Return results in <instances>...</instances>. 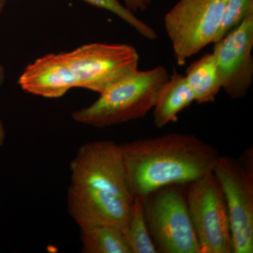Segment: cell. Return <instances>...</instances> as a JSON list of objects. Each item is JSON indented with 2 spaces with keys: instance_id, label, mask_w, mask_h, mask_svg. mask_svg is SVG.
Masks as SVG:
<instances>
[{
  "instance_id": "1",
  "label": "cell",
  "mask_w": 253,
  "mask_h": 253,
  "mask_svg": "<svg viewBox=\"0 0 253 253\" xmlns=\"http://www.w3.org/2000/svg\"><path fill=\"white\" fill-rule=\"evenodd\" d=\"M131 196L144 198L170 185H187L212 172L220 155L192 134L169 133L121 145Z\"/></svg>"
},
{
  "instance_id": "11",
  "label": "cell",
  "mask_w": 253,
  "mask_h": 253,
  "mask_svg": "<svg viewBox=\"0 0 253 253\" xmlns=\"http://www.w3.org/2000/svg\"><path fill=\"white\" fill-rule=\"evenodd\" d=\"M18 84L26 92L44 98H59L76 88L62 52L46 54L28 65Z\"/></svg>"
},
{
  "instance_id": "18",
  "label": "cell",
  "mask_w": 253,
  "mask_h": 253,
  "mask_svg": "<svg viewBox=\"0 0 253 253\" xmlns=\"http://www.w3.org/2000/svg\"><path fill=\"white\" fill-rule=\"evenodd\" d=\"M125 6L132 12L146 11L151 4V0H123Z\"/></svg>"
},
{
  "instance_id": "7",
  "label": "cell",
  "mask_w": 253,
  "mask_h": 253,
  "mask_svg": "<svg viewBox=\"0 0 253 253\" xmlns=\"http://www.w3.org/2000/svg\"><path fill=\"white\" fill-rule=\"evenodd\" d=\"M186 201L201 253H233L225 199L214 173L186 185Z\"/></svg>"
},
{
  "instance_id": "13",
  "label": "cell",
  "mask_w": 253,
  "mask_h": 253,
  "mask_svg": "<svg viewBox=\"0 0 253 253\" xmlns=\"http://www.w3.org/2000/svg\"><path fill=\"white\" fill-rule=\"evenodd\" d=\"M186 80L198 104L214 102L221 89V84L213 53H208L191 63L186 72Z\"/></svg>"
},
{
  "instance_id": "21",
  "label": "cell",
  "mask_w": 253,
  "mask_h": 253,
  "mask_svg": "<svg viewBox=\"0 0 253 253\" xmlns=\"http://www.w3.org/2000/svg\"><path fill=\"white\" fill-rule=\"evenodd\" d=\"M4 4L5 0H0V12H1V10L4 8Z\"/></svg>"
},
{
  "instance_id": "9",
  "label": "cell",
  "mask_w": 253,
  "mask_h": 253,
  "mask_svg": "<svg viewBox=\"0 0 253 253\" xmlns=\"http://www.w3.org/2000/svg\"><path fill=\"white\" fill-rule=\"evenodd\" d=\"M221 89L232 99L244 98L253 80V14L214 43Z\"/></svg>"
},
{
  "instance_id": "8",
  "label": "cell",
  "mask_w": 253,
  "mask_h": 253,
  "mask_svg": "<svg viewBox=\"0 0 253 253\" xmlns=\"http://www.w3.org/2000/svg\"><path fill=\"white\" fill-rule=\"evenodd\" d=\"M71 185L101 190L133 201L126 181L121 145L111 141L86 143L71 163Z\"/></svg>"
},
{
  "instance_id": "20",
  "label": "cell",
  "mask_w": 253,
  "mask_h": 253,
  "mask_svg": "<svg viewBox=\"0 0 253 253\" xmlns=\"http://www.w3.org/2000/svg\"><path fill=\"white\" fill-rule=\"evenodd\" d=\"M5 80V71L4 68L2 65L0 64V86L3 84Z\"/></svg>"
},
{
  "instance_id": "19",
  "label": "cell",
  "mask_w": 253,
  "mask_h": 253,
  "mask_svg": "<svg viewBox=\"0 0 253 253\" xmlns=\"http://www.w3.org/2000/svg\"><path fill=\"white\" fill-rule=\"evenodd\" d=\"M5 139V131L4 129V126H3L2 123L0 121V146H2L4 144Z\"/></svg>"
},
{
  "instance_id": "12",
  "label": "cell",
  "mask_w": 253,
  "mask_h": 253,
  "mask_svg": "<svg viewBox=\"0 0 253 253\" xmlns=\"http://www.w3.org/2000/svg\"><path fill=\"white\" fill-rule=\"evenodd\" d=\"M194 101V93L185 76L174 71L160 91L153 109L154 126L162 128L175 122L178 115Z\"/></svg>"
},
{
  "instance_id": "3",
  "label": "cell",
  "mask_w": 253,
  "mask_h": 253,
  "mask_svg": "<svg viewBox=\"0 0 253 253\" xmlns=\"http://www.w3.org/2000/svg\"><path fill=\"white\" fill-rule=\"evenodd\" d=\"M186 186H164L141 198L158 253H201L188 209Z\"/></svg>"
},
{
  "instance_id": "14",
  "label": "cell",
  "mask_w": 253,
  "mask_h": 253,
  "mask_svg": "<svg viewBox=\"0 0 253 253\" xmlns=\"http://www.w3.org/2000/svg\"><path fill=\"white\" fill-rule=\"evenodd\" d=\"M83 253H131L123 229L117 226H82Z\"/></svg>"
},
{
  "instance_id": "15",
  "label": "cell",
  "mask_w": 253,
  "mask_h": 253,
  "mask_svg": "<svg viewBox=\"0 0 253 253\" xmlns=\"http://www.w3.org/2000/svg\"><path fill=\"white\" fill-rule=\"evenodd\" d=\"M131 253H157L145 219L143 200L134 198L130 214L123 229Z\"/></svg>"
},
{
  "instance_id": "2",
  "label": "cell",
  "mask_w": 253,
  "mask_h": 253,
  "mask_svg": "<svg viewBox=\"0 0 253 253\" xmlns=\"http://www.w3.org/2000/svg\"><path fill=\"white\" fill-rule=\"evenodd\" d=\"M169 78L163 66L137 70L99 94L90 106L73 113V119L82 124L106 127L144 118L154 109Z\"/></svg>"
},
{
  "instance_id": "5",
  "label": "cell",
  "mask_w": 253,
  "mask_h": 253,
  "mask_svg": "<svg viewBox=\"0 0 253 253\" xmlns=\"http://www.w3.org/2000/svg\"><path fill=\"white\" fill-rule=\"evenodd\" d=\"M253 161L252 149L240 160L220 156L212 171L225 199L233 253H253Z\"/></svg>"
},
{
  "instance_id": "4",
  "label": "cell",
  "mask_w": 253,
  "mask_h": 253,
  "mask_svg": "<svg viewBox=\"0 0 253 253\" xmlns=\"http://www.w3.org/2000/svg\"><path fill=\"white\" fill-rule=\"evenodd\" d=\"M62 54L76 87L99 94L135 73L139 66V53L126 44L92 43Z\"/></svg>"
},
{
  "instance_id": "17",
  "label": "cell",
  "mask_w": 253,
  "mask_h": 253,
  "mask_svg": "<svg viewBox=\"0 0 253 253\" xmlns=\"http://www.w3.org/2000/svg\"><path fill=\"white\" fill-rule=\"evenodd\" d=\"M251 14H253V0H227L220 28L214 43L222 39Z\"/></svg>"
},
{
  "instance_id": "10",
  "label": "cell",
  "mask_w": 253,
  "mask_h": 253,
  "mask_svg": "<svg viewBox=\"0 0 253 253\" xmlns=\"http://www.w3.org/2000/svg\"><path fill=\"white\" fill-rule=\"evenodd\" d=\"M68 212L79 227L113 225L123 229L130 214L132 201L90 188L70 186Z\"/></svg>"
},
{
  "instance_id": "16",
  "label": "cell",
  "mask_w": 253,
  "mask_h": 253,
  "mask_svg": "<svg viewBox=\"0 0 253 253\" xmlns=\"http://www.w3.org/2000/svg\"><path fill=\"white\" fill-rule=\"evenodd\" d=\"M88 4L109 11L127 23L143 38L155 41L158 35L154 28L136 17L134 12L121 4L119 0H84Z\"/></svg>"
},
{
  "instance_id": "6",
  "label": "cell",
  "mask_w": 253,
  "mask_h": 253,
  "mask_svg": "<svg viewBox=\"0 0 253 253\" xmlns=\"http://www.w3.org/2000/svg\"><path fill=\"white\" fill-rule=\"evenodd\" d=\"M227 0H179L166 14L164 26L174 58L184 66L214 42Z\"/></svg>"
}]
</instances>
